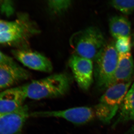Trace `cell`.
Here are the masks:
<instances>
[{
    "mask_svg": "<svg viewBox=\"0 0 134 134\" xmlns=\"http://www.w3.org/2000/svg\"><path fill=\"white\" fill-rule=\"evenodd\" d=\"M30 114L24 105L12 112H0V134H20Z\"/></svg>",
    "mask_w": 134,
    "mask_h": 134,
    "instance_id": "9c48e42d",
    "label": "cell"
},
{
    "mask_svg": "<svg viewBox=\"0 0 134 134\" xmlns=\"http://www.w3.org/2000/svg\"><path fill=\"white\" fill-rule=\"evenodd\" d=\"M15 62L13 58L5 54L0 50V65L11 64Z\"/></svg>",
    "mask_w": 134,
    "mask_h": 134,
    "instance_id": "ffe728a7",
    "label": "cell"
},
{
    "mask_svg": "<svg viewBox=\"0 0 134 134\" xmlns=\"http://www.w3.org/2000/svg\"><path fill=\"white\" fill-rule=\"evenodd\" d=\"M40 32L36 23L30 19L19 29L0 33V44L25 48L29 40Z\"/></svg>",
    "mask_w": 134,
    "mask_h": 134,
    "instance_id": "52a82bcc",
    "label": "cell"
},
{
    "mask_svg": "<svg viewBox=\"0 0 134 134\" xmlns=\"http://www.w3.org/2000/svg\"><path fill=\"white\" fill-rule=\"evenodd\" d=\"M118 56L115 43L112 41L107 43L94 61L93 73L99 88L106 90L110 86L117 67Z\"/></svg>",
    "mask_w": 134,
    "mask_h": 134,
    "instance_id": "277c9868",
    "label": "cell"
},
{
    "mask_svg": "<svg viewBox=\"0 0 134 134\" xmlns=\"http://www.w3.org/2000/svg\"><path fill=\"white\" fill-rule=\"evenodd\" d=\"M70 43L75 54L94 62L107 44L104 35L96 27L91 26L74 34Z\"/></svg>",
    "mask_w": 134,
    "mask_h": 134,
    "instance_id": "7a4b0ae2",
    "label": "cell"
},
{
    "mask_svg": "<svg viewBox=\"0 0 134 134\" xmlns=\"http://www.w3.org/2000/svg\"><path fill=\"white\" fill-rule=\"evenodd\" d=\"M132 41L130 37H122L116 40L115 49L119 54L130 53L132 47Z\"/></svg>",
    "mask_w": 134,
    "mask_h": 134,
    "instance_id": "ac0fdd59",
    "label": "cell"
},
{
    "mask_svg": "<svg viewBox=\"0 0 134 134\" xmlns=\"http://www.w3.org/2000/svg\"><path fill=\"white\" fill-rule=\"evenodd\" d=\"M95 110L88 107H80L59 111H40L30 113L32 117H58L77 125L86 124L96 116Z\"/></svg>",
    "mask_w": 134,
    "mask_h": 134,
    "instance_id": "5b68a950",
    "label": "cell"
},
{
    "mask_svg": "<svg viewBox=\"0 0 134 134\" xmlns=\"http://www.w3.org/2000/svg\"><path fill=\"white\" fill-rule=\"evenodd\" d=\"M69 64L79 87L88 90L93 81V61L75 54L70 58Z\"/></svg>",
    "mask_w": 134,
    "mask_h": 134,
    "instance_id": "8992f818",
    "label": "cell"
},
{
    "mask_svg": "<svg viewBox=\"0 0 134 134\" xmlns=\"http://www.w3.org/2000/svg\"><path fill=\"white\" fill-rule=\"evenodd\" d=\"M134 75L133 59L130 53L119 54L118 62L110 86L120 83L132 82Z\"/></svg>",
    "mask_w": 134,
    "mask_h": 134,
    "instance_id": "7c38bea8",
    "label": "cell"
},
{
    "mask_svg": "<svg viewBox=\"0 0 134 134\" xmlns=\"http://www.w3.org/2000/svg\"><path fill=\"white\" fill-rule=\"evenodd\" d=\"M109 26L110 33L115 39L121 37H130L131 23L125 17H112L109 21Z\"/></svg>",
    "mask_w": 134,
    "mask_h": 134,
    "instance_id": "4fadbf2b",
    "label": "cell"
},
{
    "mask_svg": "<svg viewBox=\"0 0 134 134\" xmlns=\"http://www.w3.org/2000/svg\"><path fill=\"white\" fill-rule=\"evenodd\" d=\"M27 98L21 86L6 89L0 92V112L10 113L24 105Z\"/></svg>",
    "mask_w": 134,
    "mask_h": 134,
    "instance_id": "8fae6325",
    "label": "cell"
},
{
    "mask_svg": "<svg viewBox=\"0 0 134 134\" xmlns=\"http://www.w3.org/2000/svg\"><path fill=\"white\" fill-rule=\"evenodd\" d=\"M133 44H134V40L133 41Z\"/></svg>",
    "mask_w": 134,
    "mask_h": 134,
    "instance_id": "7402d4cb",
    "label": "cell"
},
{
    "mask_svg": "<svg viewBox=\"0 0 134 134\" xmlns=\"http://www.w3.org/2000/svg\"><path fill=\"white\" fill-rule=\"evenodd\" d=\"M14 57L25 66L37 71L49 73L53 70L52 63L46 57L26 47L12 50Z\"/></svg>",
    "mask_w": 134,
    "mask_h": 134,
    "instance_id": "ba28073f",
    "label": "cell"
},
{
    "mask_svg": "<svg viewBox=\"0 0 134 134\" xmlns=\"http://www.w3.org/2000/svg\"><path fill=\"white\" fill-rule=\"evenodd\" d=\"M30 72L15 62L0 65V90L10 88L19 82L30 78Z\"/></svg>",
    "mask_w": 134,
    "mask_h": 134,
    "instance_id": "30bf717a",
    "label": "cell"
},
{
    "mask_svg": "<svg viewBox=\"0 0 134 134\" xmlns=\"http://www.w3.org/2000/svg\"><path fill=\"white\" fill-rule=\"evenodd\" d=\"M130 120L134 121V82L121 104L119 115L114 126Z\"/></svg>",
    "mask_w": 134,
    "mask_h": 134,
    "instance_id": "5bb4252c",
    "label": "cell"
},
{
    "mask_svg": "<svg viewBox=\"0 0 134 134\" xmlns=\"http://www.w3.org/2000/svg\"><path fill=\"white\" fill-rule=\"evenodd\" d=\"M72 1H49L47 2L48 7L51 12L55 14H60L65 12L71 6Z\"/></svg>",
    "mask_w": 134,
    "mask_h": 134,
    "instance_id": "e0dca14e",
    "label": "cell"
},
{
    "mask_svg": "<svg viewBox=\"0 0 134 134\" xmlns=\"http://www.w3.org/2000/svg\"><path fill=\"white\" fill-rule=\"evenodd\" d=\"M131 83L132 82L115 84L106 89L94 110L96 116L100 121L109 123L115 116Z\"/></svg>",
    "mask_w": 134,
    "mask_h": 134,
    "instance_id": "3957f363",
    "label": "cell"
},
{
    "mask_svg": "<svg viewBox=\"0 0 134 134\" xmlns=\"http://www.w3.org/2000/svg\"><path fill=\"white\" fill-rule=\"evenodd\" d=\"M27 14L19 15L18 18L12 21L0 20V33L16 30L24 25L30 19Z\"/></svg>",
    "mask_w": 134,
    "mask_h": 134,
    "instance_id": "9a60e30c",
    "label": "cell"
},
{
    "mask_svg": "<svg viewBox=\"0 0 134 134\" xmlns=\"http://www.w3.org/2000/svg\"><path fill=\"white\" fill-rule=\"evenodd\" d=\"M131 134H134V126L132 127L131 131H130Z\"/></svg>",
    "mask_w": 134,
    "mask_h": 134,
    "instance_id": "44dd1931",
    "label": "cell"
},
{
    "mask_svg": "<svg viewBox=\"0 0 134 134\" xmlns=\"http://www.w3.org/2000/svg\"><path fill=\"white\" fill-rule=\"evenodd\" d=\"M110 4L124 14H131L134 10V0H115L110 1Z\"/></svg>",
    "mask_w": 134,
    "mask_h": 134,
    "instance_id": "2e32d148",
    "label": "cell"
},
{
    "mask_svg": "<svg viewBox=\"0 0 134 134\" xmlns=\"http://www.w3.org/2000/svg\"><path fill=\"white\" fill-rule=\"evenodd\" d=\"M1 12L7 16H10L14 13V3L11 1H3L1 3Z\"/></svg>",
    "mask_w": 134,
    "mask_h": 134,
    "instance_id": "d6986e66",
    "label": "cell"
},
{
    "mask_svg": "<svg viewBox=\"0 0 134 134\" xmlns=\"http://www.w3.org/2000/svg\"><path fill=\"white\" fill-rule=\"evenodd\" d=\"M71 83V79L68 75L59 73L21 86L27 98L40 100L64 96L69 90Z\"/></svg>",
    "mask_w": 134,
    "mask_h": 134,
    "instance_id": "6da1fadb",
    "label": "cell"
}]
</instances>
